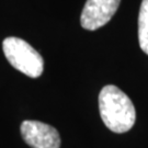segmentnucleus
<instances>
[{"mask_svg":"<svg viewBox=\"0 0 148 148\" xmlns=\"http://www.w3.org/2000/svg\"><path fill=\"white\" fill-rule=\"evenodd\" d=\"M138 41L144 53L148 55V0H143L138 14Z\"/></svg>","mask_w":148,"mask_h":148,"instance_id":"obj_5","label":"nucleus"},{"mask_svg":"<svg viewBox=\"0 0 148 148\" xmlns=\"http://www.w3.org/2000/svg\"><path fill=\"white\" fill-rule=\"evenodd\" d=\"M21 135L32 148H59L60 136L55 127L38 121H24L21 124Z\"/></svg>","mask_w":148,"mask_h":148,"instance_id":"obj_4","label":"nucleus"},{"mask_svg":"<svg viewBox=\"0 0 148 148\" xmlns=\"http://www.w3.org/2000/svg\"><path fill=\"white\" fill-rule=\"evenodd\" d=\"M2 49L8 62L22 74L31 78H37L43 74V57L24 40L7 37L2 42Z\"/></svg>","mask_w":148,"mask_h":148,"instance_id":"obj_2","label":"nucleus"},{"mask_svg":"<svg viewBox=\"0 0 148 148\" xmlns=\"http://www.w3.org/2000/svg\"><path fill=\"white\" fill-rule=\"evenodd\" d=\"M99 110L102 121L114 133H125L135 124L136 111L131 99L116 86L103 87L99 95Z\"/></svg>","mask_w":148,"mask_h":148,"instance_id":"obj_1","label":"nucleus"},{"mask_svg":"<svg viewBox=\"0 0 148 148\" xmlns=\"http://www.w3.org/2000/svg\"><path fill=\"white\" fill-rule=\"evenodd\" d=\"M121 0H87L80 16L81 27L95 31L106 25L115 14Z\"/></svg>","mask_w":148,"mask_h":148,"instance_id":"obj_3","label":"nucleus"}]
</instances>
